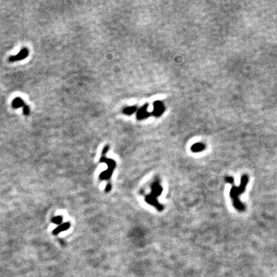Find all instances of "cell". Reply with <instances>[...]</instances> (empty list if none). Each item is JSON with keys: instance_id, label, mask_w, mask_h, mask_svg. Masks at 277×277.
Segmentation results:
<instances>
[{"instance_id": "cell-1", "label": "cell", "mask_w": 277, "mask_h": 277, "mask_svg": "<svg viewBox=\"0 0 277 277\" xmlns=\"http://www.w3.org/2000/svg\"><path fill=\"white\" fill-rule=\"evenodd\" d=\"M248 176L245 175V176H243L242 177V182H241V185H240V188H237V187L234 186H233V188H232L231 196H232V198L233 199V202H234L235 206L239 210H241V211L243 210L244 206H243V205L240 202L238 196L245 190V188H246V184H247V183H248Z\"/></svg>"}, {"instance_id": "cell-2", "label": "cell", "mask_w": 277, "mask_h": 277, "mask_svg": "<svg viewBox=\"0 0 277 277\" xmlns=\"http://www.w3.org/2000/svg\"><path fill=\"white\" fill-rule=\"evenodd\" d=\"M69 226H70V224H69V222H66V223H63V224L60 225V226H58L57 228H55V229L53 230V234L56 235V234L61 233V232H62V231H65L66 230V229H68L69 228Z\"/></svg>"}, {"instance_id": "cell-3", "label": "cell", "mask_w": 277, "mask_h": 277, "mask_svg": "<svg viewBox=\"0 0 277 277\" xmlns=\"http://www.w3.org/2000/svg\"><path fill=\"white\" fill-rule=\"evenodd\" d=\"M28 55V51H27V48H22V52L20 53L19 55H17L16 56H14V57H11L9 59V61H15V60H22V59H24L26 58Z\"/></svg>"}, {"instance_id": "cell-4", "label": "cell", "mask_w": 277, "mask_h": 277, "mask_svg": "<svg viewBox=\"0 0 277 277\" xmlns=\"http://www.w3.org/2000/svg\"><path fill=\"white\" fill-rule=\"evenodd\" d=\"M205 145L201 144V143H198V144H196V145H194L193 147H192V150H193L194 152H199L201 150H204Z\"/></svg>"}, {"instance_id": "cell-5", "label": "cell", "mask_w": 277, "mask_h": 277, "mask_svg": "<svg viewBox=\"0 0 277 277\" xmlns=\"http://www.w3.org/2000/svg\"><path fill=\"white\" fill-rule=\"evenodd\" d=\"M157 103H158V105H157V104L155 105V106H156L155 113H156V115L158 116V115H160L161 113L163 112V106H162V104H161L159 102H157Z\"/></svg>"}, {"instance_id": "cell-6", "label": "cell", "mask_w": 277, "mask_h": 277, "mask_svg": "<svg viewBox=\"0 0 277 277\" xmlns=\"http://www.w3.org/2000/svg\"><path fill=\"white\" fill-rule=\"evenodd\" d=\"M52 222H53V223H55V224H60V223L62 222V216L59 215V216L54 217L53 220H52Z\"/></svg>"}]
</instances>
